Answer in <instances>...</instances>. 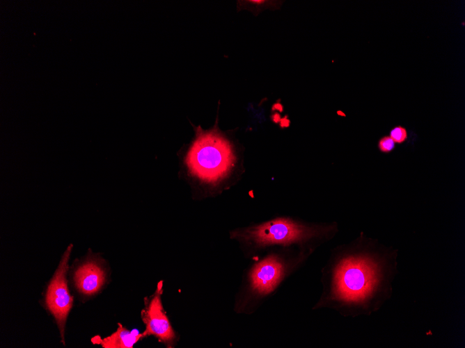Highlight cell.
Returning a JSON list of instances; mask_svg holds the SVG:
<instances>
[{"label":"cell","mask_w":465,"mask_h":348,"mask_svg":"<svg viewBox=\"0 0 465 348\" xmlns=\"http://www.w3.org/2000/svg\"><path fill=\"white\" fill-rule=\"evenodd\" d=\"M395 147L396 143L388 135H383L377 141V148L383 154L391 153Z\"/></svg>","instance_id":"obj_10"},{"label":"cell","mask_w":465,"mask_h":348,"mask_svg":"<svg viewBox=\"0 0 465 348\" xmlns=\"http://www.w3.org/2000/svg\"><path fill=\"white\" fill-rule=\"evenodd\" d=\"M184 163L190 176L212 194L231 186L242 171L232 142L216 125L208 130L196 129Z\"/></svg>","instance_id":"obj_3"},{"label":"cell","mask_w":465,"mask_h":348,"mask_svg":"<svg viewBox=\"0 0 465 348\" xmlns=\"http://www.w3.org/2000/svg\"><path fill=\"white\" fill-rule=\"evenodd\" d=\"M162 281L158 283L153 295L145 302V306L141 315L145 324V330L142 338L154 335L160 342L170 346L173 342L175 335L171 323L164 312L161 303Z\"/></svg>","instance_id":"obj_6"},{"label":"cell","mask_w":465,"mask_h":348,"mask_svg":"<svg viewBox=\"0 0 465 348\" xmlns=\"http://www.w3.org/2000/svg\"><path fill=\"white\" fill-rule=\"evenodd\" d=\"M397 254L363 232L336 246L321 270L322 292L312 310L326 308L351 317L378 311L392 295Z\"/></svg>","instance_id":"obj_1"},{"label":"cell","mask_w":465,"mask_h":348,"mask_svg":"<svg viewBox=\"0 0 465 348\" xmlns=\"http://www.w3.org/2000/svg\"><path fill=\"white\" fill-rule=\"evenodd\" d=\"M338 224L310 222L288 215L271 217L264 222L238 228L230 237L240 243L249 254L264 253L274 248L295 247L314 253L338 233Z\"/></svg>","instance_id":"obj_2"},{"label":"cell","mask_w":465,"mask_h":348,"mask_svg":"<svg viewBox=\"0 0 465 348\" xmlns=\"http://www.w3.org/2000/svg\"><path fill=\"white\" fill-rule=\"evenodd\" d=\"M74 280L80 292L91 295L99 291L103 285L105 272L96 262L89 260L78 267Z\"/></svg>","instance_id":"obj_7"},{"label":"cell","mask_w":465,"mask_h":348,"mask_svg":"<svg viewBox=\"0 0 465 348\" xmlns=\"http://www.w3.org/2000/svg\"><path fill=\"white\" fill-rule=\"evenodd\" d=\"M72 245L68 246L52 281L47 294L46 305L48 310L54 316L63 338L64 327L68 315L72 308L73 299L68 288L66 274L68 269V260Z\"/></svg>","instance_id":"obj_5"},{"label":"cell","mask_w":465,"mask_h":348,"mask_svg":"<svg viewBox=\"0 0 465 348\" xmlns=\"http://www.w3.org/2000/svg\"><path fill=\"white\" fill-rule=\"evenodd\" d=\"M313 254L295 247L274 248L258 256L246 272L235 309L239 313L255 311L274 296Z\"/></svg>","instance_id":"obj_4"},{"label":"cell","mask_w":465,"mask_h":348,"mask_svg":"<svg viewBox=\"0 0 465 348\" xmlns=\"http://www.w3.org/2000/svg\"><path fill=\"white\" fill-rule=\"evenodd\" d=\"M388 135L396 144H401L407 141L408 132L404 126L397 125L390 130Z\"/></svg>","instance_id":"obj_9"},{"label":"cell","mask_w":465,"mask_h":348,"mask_svg":"<svg viewBox=\"0 0 465 348\" xmlns=\"http://www.w3.org/2000/svg\"><path fill=\"white\" fill-rule=\"evenodd\" d=\"M141 338L142 333L136 331H131L118 324V328L111 335L104 338L97 335L92 338V342L101 345L104 348H132Z\"/></svg>","instance_id":"obj_8"}]
</instances>
